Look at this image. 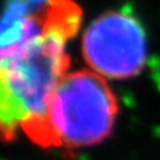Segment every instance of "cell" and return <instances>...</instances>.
<instances>
[{"label":"cell","mask_w":160,"mask_h":160,"mask_svg":"<svg viewBox=\"0 0 160 160\" xmlns=\"http://www.w3.org/2000/svg\"><path fill=\"white\" fill-rule=\"evenodd\" d=\"M118 112V100L107 80L86 68L69 71L52 96L36 133L59 148H91L111 135Z\"/></svg>","instance_id":"2"},{"label":"cell","mask_w":160,"mask_h":160,"mask_svg":"<svg viewBox=\"0 0 160 160\" xmlns=\"http://www.w3.org/2000/svg\"><path fill=\"white\" fill-rule=\"evenodd\" d=\"M80 53L86 69L108 83L136 78L148 62L146 29L131 8L107 11L86 27Z\"/></svg>","instance_id":"3"},{"label":"cell","mask_w":160,"mask_h":160,"mask_svg":"<svg viewBox=\"0 0 160 160\" xmlns=\"http://www.w3.org/2000/svg\"><path fill=\"white\" fill-rule=\"evenodd\" d=\"M82 16L56 23L18 52L2 58V124L9 133L36 132L66 78L68 44Z\"/></svg>","instance_id":"1"}]
</instances>
